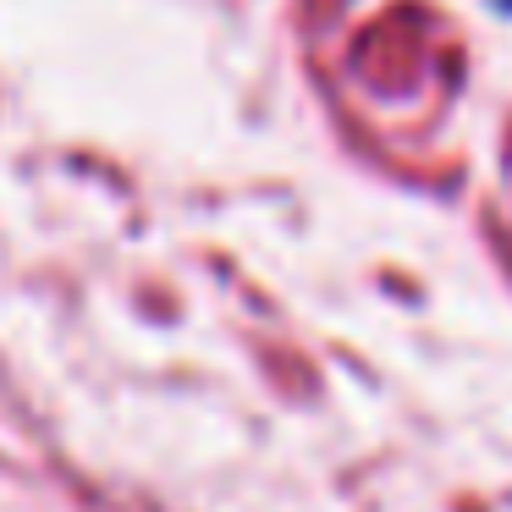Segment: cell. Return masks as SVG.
<instances>
[{
  "instance_id": "6da1fadb",
  "label": "cell",
  "mask_w": 512,
  "mask_h": 512,
  "mask_svg": "<svg viewBox=\"0 0 512 512\" xmlns=\"http://www.w3.org/2000/svg\"><path fill=\"white\" fill-rule=\"evenodd\" d=\"M496 6H501V12H512V0H496Z\"/></svg>"
}]
</instances>
